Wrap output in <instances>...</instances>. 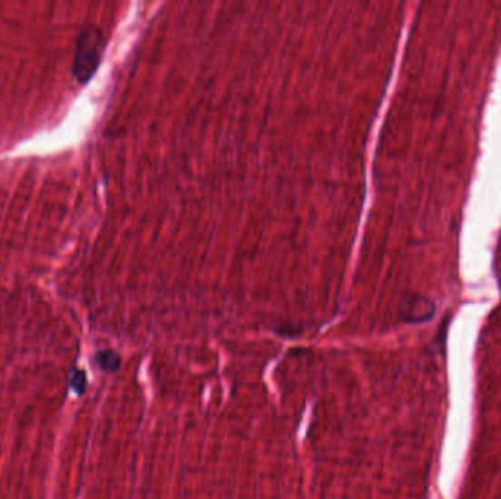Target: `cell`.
I'll list each match as a JSON object with an SVG mask.
<instances>
[{"mask_svg":"<svg viewBox=\"0 0 501 499\" xmlns=\"http://www.w3.org/2000/svg\"><path fill=\"white\" fill-rule=\"evenodd\" d=\"M103 49L102 31L97 27H88L83 31L78 50H76L75 62H74V75L80 83H87L97 69L100 62V54Z\"/></svg>","mask_w":501,"mask_h":499,"instance_id":"6da1fadb","label":"cell"},{"mask_svg":"<svg viewBox=\"0 0 501 499\" xmlns=\"http://www.w3.org/2000/svg\"><path fill=\"white\" fill-rule=\"evenodd\" d=\"M97 360H99L100 365H102L104 369H112V371L116 369V367H119V363H121V359H119L118 356L112 352L100 353Z\"/></svg>","mask_w":501,"mask_h":499,"instance_id":"7a4b0ae2","label":"cell"}]
</instances>
